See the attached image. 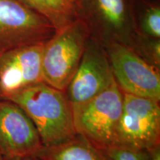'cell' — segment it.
Listing matches in <instances>:
<instances>
[{"label": "cell", "instance_id": "obj_9", "mask_svg": "<svg viewBox=\"0 0 160 160\" xmlns=\"http://www.w3.org/2000/svg\"><path fill=\"white\" fill-rule=\"evenodd\" d=\"M114 82L105 48L91 37L65 94L71 105L79 104L108 88Z\"/></svg>", "mask_w": 160, "mask_h": 160}, {"label": "cell", "instance_id": "obj_11", "mask_svg": "<svg viewBox=\"0 0 160 160\" xmlns=\"http://www.w3.org/2000/svg\"><path fill=\"white\" fill-rule=\"evenodd\" d=\"M34 157L40 160H108L102 152L79 134L44 146Z\"/></svg>", "mask_w": 160, "mask_h": 160}, {"label": "cell", "instance_id": "obj_18", "mask_svg": "<svg viewBox=\"0 0 160 160\" xmlns=\"http://www.w3.org/2000/svg\"><path fill=\"white\" fill-rule=\"evenodd\" d=\"M0 160H7L5 157H4V156L2 154L1 152H0Z\"/></svg>", "mask_w": 160, "mask_h": 160}, {"label": "cell", "instance_id": "obj_3", "mask_svg": "<svg viewBox=\"0 0 160 160\" xmlns=\"http://www.w3.org/2000/svg\"><path fill=\"white\" fill-rule=\"evenodd\" d=\"M71 106L77 134L99 149L114 145L123 106V92L116 82L94 97Z\"/></svg>", "mask_w": 160, "mask_h": 160}, {"label": "cell", "instance_id": "obj_16", "mask_svg": "<svg viewBox=\"0 0 160 160\" xmlns=\"http://www.w3.org/2000/svg\"><path fill=\"white\" fill-rule=\"evenodd\" d=\"M151 160H160V145H158L153 148L150 149Z\"/></svg>", "mask_w": 160, "mask_h": 160}, {"label": "cell", "instance_id": "obj_5", "mask_svg": "<svg viewBox=\"0 0 160 160\" xmlns=\"http://www.w3.org/2000/svg\"><path fill=\"white\" fill-rule=\"evenodd\" d=\"M159 102L123 92L114 145L147 150L160 145Z\"/></svg>", "mask_w": 160, "mask_h": 160}, {"label": "cell", "instance_id": "obj_8", "mask_svg": "<svg viewBox=\"0 0 160 160\" xmlns=\"http://www.w3.org/2000/svg\"><path fill=\"white\" fill-rule=\"evenodd\" d=\"M44 147L35 125L17 103L0 98V152L7 160L34 157Z\"/></svg>", "mask_w": 160, "mask_h": 160}, {"label": "cell", "instance_id": "obj_14", "mask_svg": "<svg viewBox=\"0 0 160 160\" xmlns=\"http://www.w3.org/2000/svg\"><path fill=\"white\" fill-rule=\"evenodd\" d=\"M128 48L145 62L160 68V39H153L137 33Z\"/></svg>", "mask_w": 160, "mask_h": 160}, {"label": "cell", "instance_id": "obj_1", "mask_svg": "<svg viewBox=\"0 0 160 160\" xmlns=\"http://www.w3.org/2000/svg\"><path fill=\"white\" fill-rule=\"evenodd\" d=\"M7 99L17 103L28 116L44 146L55 145L77 134L72 106L65 92L42 82Z\"/></svg>", "mask_w": 160, "mask_h": 160}, {"label": "cell", "instance_id": "obj_13", "mask_svg": "<svg viewBox=\"0 0 160 160\" xmlns=\"http://www.w3.org/2000/svg\"><path fill=\"white\" fill-rule=\"evenodd\" d=\"M138 33L160 39V0H128Z\"/></svg>", "mask_w": 160, "mask_h": 160}, {"label": "cell", "instance_id": "obj_17", "mask_svg": "<svg viewBox=\"0 0 160 160\" xmlns=\"http://www.w3.org/2000/svg\"><path fill=\"white\" fill-rule=\"evenodd\" d=\"M14 160H40V159L37 157H25V158H22V159H14Z\"/></svg>", "mask_w": 160, "mask_h": 160}, {"label": "cell", "instance_id": "obj_19", "mask_svg": "<svg viewBox=\"0 0 160 160\" xmlns=\"http://www.w3.org/2000/svg\"><path fill=\"white\" fill-rule=\"evenodd\" d=\"M71 1L73 2H74V3H77V2L78 1V0H71Z\"/></svg>", "mask_w": 160, "mask_h": 160}, {"label": "cell", "instance_id": "obj_4", "mask_svg": "<svg viewBox=\"0 0 160 160\" xmlns=\"http://www.w3.org/2000/svg\"><path fill=\"white\" fill-rule=\"evenodd\" d=\"M76 5L92 39L103 47L111 43L131 46L137 32L128 0H78Z\"/></svg>", "mask_w": 160, "mask_h": 160}, {"label": "cell", "instance_id": "obj_7", "mask_svg": "<svg viewBox=\"0 0 160 160\" xmlns=\"http://www.w3.org/2000/svg\"><path fill=\"white\" fill-rule=\"evenodd\" d=\"M116 83L124 93L160 102V68L139 57L128 46H104Z\"/></svg>", "mask_w": 160, "mask_h": 160}, {"label": "cell", "instance_id": "obj_10", "mask_svg": "<svg viewBox=\"0 0 160 160\" xmlns=\"http://www.w3.org/2000/svg\"><path fill=\"white\" fill-rule=\"evenodd\" d=\"M45 44L22 46L0 57L1 99H8L43 82L42 59Z\"/></svg>", "mask_w": 160, "mask_h": 160}, {"label": "cell", "instance_id": "obj_6", "mask_svg": "<svg viewBox=\"0 0 160 160\" xmlns=\"http://www.w3.org/2000/svg\"><path fill=\"white\" fill-rule=\"evenodd\" d=\"M55 32L45 18L19 0H0V57L22 46L46 42Z\"/></svg>", "mask_w": 160, "mask_h": 160}, {"label": "cell", "instance_id": "obj_2", "mask_svg": "<svg viewBox=\"0 0 160 160\" xmlns=\"http://www.w3.org/2000/svg\"><path fill=\"white\" fill-rule=\"evenodd\" d=\"M90 38L88 28L80 18L56 31L44 45L42 59L43 82L65 92L79 67Z\"/></svg>", "mask_w": 160, "mask_h": 160}, {"label": "cell", "instance_id": "obj_15", "mask_svg": "<svg viewBox=\"0 0 160 160\" xmlns=\"http://www.w3.org/2000/svg\"><path fill=\"white\" fill-rule=\"evenodd\" d=\"M108 160H151L149 150L113 145L99 149Z\"/></svg>", "mask_w": 160, "mask_h": 160}, {"label": "cell", "instance_id": "obj_12", "mask_svg": "<svg viewBox=\"0 0 160 160\" xmlns=\"http://www.w3.org/2000/svg\"><path fill=\"white\" fill-rule=\"evenodd\" d=\"M45 18L56 31L79 19L76 3L71 0H19Z\"/></svg>", "mask_w": 160, "mask_h": 160}]
</instances>
